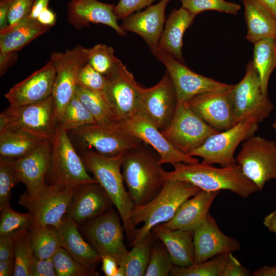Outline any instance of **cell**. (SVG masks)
Returning <instances> with one entry per match:
<instances>
[{
    "instance_id": "obj_15",
    "label": "cell",
    "mask_w": 276,
    "mask_h": 276,
    "mask_svg": "<svg viewBox=\"0 0 276 276\" xmlns=\"http://www.w3.org/2000/svg\"><path fill=\"white\" fill-rule=\"evenodd\" d=\"M218 131L202 120L185 102L177 103L174 114L162 133L173 145L189 155Z\"/></svg>"
},
{
    "instance_id": "obj_30",
    "label": "cell",
    "mask_w": 276,
    "mask_h": 276,
    "mask_svg": "<svg viewBox=\"0 0 276 276\" xmlns=\"http://www.w3.org/2000/svg\"><path fill=\"white\" fill-rule=\"evenodd\" d=\"M51 28L28 16L0 32V52H17Z\"/></svg>"
},
{
    "instance_id": "obj_5",
    "label": "cell",
    "mask_w": 276,
    "mask_h": 276,
    "mask_svg": "<svg viewBox=\"0 0 276 276\" xmlns=\"http://www.w3.org/2000/svg\"><path fill=\"white\" fill-rule=\"evenodd\" d=\"M51 144L50 164L46 177L48 184L75 190L83 185L98 182L88 174L65 130L58 128Z\"/></svg>"
},
{
    "instance_id": "obj_21",
    "label": "cell",
    "mask_w": 276,
    "mask_h": 276,
    "mask_svg": "<svg viewBox=\"0 0 276 276\" xmlns=\"http://www.w3.org/2000/svg\"><path fill=\"white\" fill-rule=\"evenodd\" d=\"M194 263L206 261L218 255L241 249L234 238L225 235L210 214L193 231Z\"/></svg>"
},
{
    "instance_id": "obj_12",
    "label": "cell",
    "mask_w": 276,
    "mask_h": 276,
    "mask_svg": "<svg viewBox=\"0 0 276 276\" xmlns=\"http://www.w3.org/2000/svg\"><path fill=\"white\" fill-rule=\"evenodd\" d=\"M105 76L107 82L104 94L117 121L136 114L144 88L132 73L118 58L112 69Z\"/></svg>"
},
{
    "instance_id": "obj_41",
    "label": "cell",
    "mask_w": 276,
    "mask_h": 276,
    "mask_svg": "<svg viewBox=\"0 0 276 276\" xmlns=\"http://www.w3.org/2000/svg\"><path fill=\"white\" fill-rule=\"evenodd\" d=\"M0 236L12 235L25 229H29L32 224L31 214L19 213L8 205L1 211Z\"/></svg>"
},
{
    "instance_id": "obj_45",
    "label": "cell",
    "mask_w": 276,
    "mask_h": 276,
    "mask_svg": "<svg viewBox=\"0 0 276 276\" xmlns=\"http://www.w3.org/2000/svg\"><path fill=\"white\" fill-rule=\"evenodd\" d=\"M14 160L0 157V210L10 205L13 187L17 183Z\"/></svg>"
},
{
    "instance_id": "obj_22",
    "label": "cell",
    "mask_w": 276,
    "mask_h": 276,
    "mask_svg": "<svg viewBox=\"0 0 276 276\" xmlns=\"http://www.w3.org/2000/svg\"><path fill=\"white\" fill-rule=\"evenodd\" d=\"M113 205L98 182L89 183L74 191L66 214L80 225L112 209Z\"/></svg>"
},
{
    "instance_id": "obj_17",
    "label": "cell",
    "mask_w": 276,
    "mask_h": 276,
    "mask_svg": "<svg viewBox=\"0 0 276 276\" xmlns=\"http://www.w3.org/2000/svg\"><path fill=\"white\" fill-rule=\"evenodd\" d=\"M155 56L165 65L171 79L177 103L185 102L206 92L227 90L233 86L197 74L169 54L158 52Z\"/></svg>"
},
{
    "instance_id": "obj_13",
    "label": "cell",
    "mask_w": 276,
    "mask_h": 276,
    "mask_svg": "<svg viewBox=\"0 0 276 276\" xmlns=\"http://www.w3.org/2000/svg\"><path fill=\"white\" fill-rule=\"evenodd\" d=\"M55 69L52 97L58 122L71 100L75 95L78 77L87 63L86 48L77 45L64 52H53L50 57Z\"/></svg>"
},
{
    "instance_id": "obj_53",
    "label": "cell",
    "mask_w": 276,
    "mask_h": 276,
    "mask_svg": "<svg viewBox=\"0 0 276 276\" xmlns=\"http://www.w3.org/2000/svg\"><path fill=\"white\" fill-rule=\"evenodd\" d=\"M17 58L16 52H0V75L3 76Z\"/></svg>"
},
{
    "instance_id": "obj_1",
    "label": "cell",
    "mask_w": 276,
    "mask_h": 276,
    "mask_svg": "<svg viewBox=\"0 0 276 276\" xmlns=\"http://www.w3.org/2000/svg\"><path fill=\"white\" fill-rule=\"evenodd\" d=\"M173 166L174 170L172 171L163 170V181H184L209 192L228 190L244 198L259 191L256 186L244 175L237 164L220 168L199 162L177 163Z\"/></svg>"
},
{
    "instance_id": "obj_28",
    "label": "cell",
    "mask_w": 276,
    "mask_h": 276,
    "mask_svg": "<svg viewBox=\"0 0 276 276\" xmlns=\"http://www.w3.org/2000/svg\"><path fill=\"white\" fill-rule=\"evenodd\" d=\"M196 16L182 7L173 10L160 36L157 52L169 54L183 63L182 47L183 34L192 24Z\"/></svg>"
},
{
    "instance_id": "obj_4",
    "label": "cell",
    "mask_w": 276,
    "mask_h": 276,
    "mask_svg": "<svg viewBox=\"0 0 276 276\" xmlns=\"http://www.w3.org/2000/svg\"><path fill=\"white\" fill-rule=\"evenodd\" d=\"M200 190L184 181H164L161 191L153 199L145 204L134 205L131 216L132 225L135 228L141 223L143 225L137 229L130 245L142 241L155 226L171 220L180 205Z\"/></svg>"
},
{
    "instance_id": "obj_3",
    "label": "cell",
    "mask_w": 276,
    "mask_h": 276,
    "mask_svg": "<svg viewBox=\"0 0 276 276\" xmlns=\"http://www.w3.org/2000/svg\"><path fill=\"white\" fill-rule=\"evenodd\" d=\"M78 153L87 170L93 174L94 178L106 192L116 208L127 238L131 243L137 229L133 227L131 221L134 204L125 189L121 171L125 153L107 156L93 150Z\"/></svg>"
},
{
    "instance_id": "obj_59",
    "label": "cell",
    "mask_w": 276,
    "mask_h": 276,
    "mask_svg": "<svg viewBox=\"0 0 276 276\" xmlns=\"http://www.w3.org/2000/svg\"><path fill=\"white\" fill-rule=\"evenodd\" d=\"M276 18V0H255Z\"/></svg>"
},
{
    "instance_id": "obj_31",
    "label": "cell",
    "mask_w": 276,
    "mask_h": 276,
    "mask_svg": "<svg viewBox=\"0 0 276 276\" xmlns=\"http://www.w3.org/2000/svg\"><path fill=\"white\" fill-rule=\"evenodd\" d=\"M242 1L248 41L254 43L264 38H276V18L255 0Z\"/></svg>"
},
{
    "instance_id": "obj_60",
    "label": "cell",
    "mask_w": 276,
    "mask_h": 276,
    "mask_svg": "<svg viewBox=\"0 0 276 276\" xmlns=\"http://www.w3.org/2000/svg\"><path fill=\"white\" fill-rule=\"evenodd\" d=\"M254 276H276V266H264L254 271Z\"/></svg>"
},
{
    "instance_id": "obj_48",
    "label": "cell",
    "mask_w": 276,
    "mask_h": 276,
    "mask_svg": "<svg viewBox=\"0 0 276 276\" xmlns=\"http://www.w3.org/2000/svg\"><path fill=\"white\" fill-rule=\"evenodd\" d=\"M154 0H120L114 5V12L118 19H124L136 11L148 6Z\"/></svg>"
},
{
    "instance_id": "obj_32",
    "label": "cell",
    "mask_w": 276,
    "mask_h": 276,
    "mask_svg": "<svg viewBox=\"0 0 276 276\" xmlns=\"http://www.w3.org/2000/svg\"><path fill=\"white\" fill-rule=\"evenodd\" d=\"M43 141L18 130H0V157L16 159L33 151Z\"/></svg>"
},
{
    "instance_id": "obj_29",
    "label": "cell",
    "mask_w": 276,
    "mask_h": 276,
    "mask_svg": "<svg viewBox=\"0 0 276 276\" xmlns=\"http://www.w3.org/2000/svg\"><path fill=\"white\" fill-rule=\"evenodd\" d=\"M152 231L166 247L174 265L188 267L194 264L193 232L171 229L161 224Z\"/></svg>"
},
{
    "instance_id": "obj_33",
    "label": "cell",
    "mask_w": 276,
    "mask_h": 276,
    "mask_svg": "<svg viewBox=\"0 0 276 276\" xmlns=\"http://www.w3.org/2000/svg\"><path fill=\"white\" fill-rule=\"evenodd\" d=\"M75 94L90 111L96 123L116 130H121L104 93L90 91L79 86Z\"/></svg>"
},
{
    "instance_id": "obj_36",
    "label": "cell",
    "mask_w": 276,
    "mask_h": 276,
    "mask_svg": "<svg viewBox=\"0 0 276 276\" xmlns=\"http://www.w3.org/2000/svg\"><path fill=\"white\" fill-rule=\"evenodd\" d=\"M29 233L34 255L38 258H52L61 247L57 229L53 226L32 225Z\"/></svg>"
},
{
    "instance_id": "obj_6",
    "label": "cell",
    "mask_w": 276,
    "mask_h": 276,
    "mask_svg": "<svg viewBox=\"0 0 276 276\" xmlns=\"http://www.w3.org/2000/svg\"><path fill=\"white\" fill-rule=\"evenodd\" d=\"M58 119L52 96L34 104L9 106L0 114V130L11 129L52 141L58 129Z\"/></svg>"
},
{
    "instance_id": "obj_16",
    "label": "cell",
    "mask_w": 276,
    "mask_h": 276,
    "mask_svg": "<svg viewBox=\"0 0 276 276\" xmlns=\"http://www.w3.org/2000/svg\"><path fill=\"white\" fill-rule=\"evenodd\" d=\"M119 127L124 132L151 146L159 155L161 165L199 162L196 158L171 143L155 125L140 114L119 121Z\"/></svg>"
},
{
    "instance_id": "obj_42",
    "label": "cell",
    "mask_w": 276,
    "mask_h": 276,
    "mask_svg": "<svg viewBox=\"0 0 276 276\" xmlns=\"http://www.w3.org/2000/svg\"><path fill=\"white\" fill-rule=\"evenodd\" d=\"M174 266L172 259L164 244L153 243L149 261L145 276H168Z\"/></svg>"
},
{
    "instance_id": "obj_56",
    "label": "cell",
    "mask_w": 276,
    "mask_h": 276,
    "mask_svg": "<svg viewBox=\"0 0 276 276\" xmlns=\"http://www.w3.org/2000/svg\"><path fill=\"white\" fill-rule=\"evenodd\" d=\"M15 267L14 259L0 260V275H13Z\"/></svg>"
},
{
    "instance_id": "obj_40",
    "label": "cell",
    "mask_w": 276,
    "mask_h": 276,
    "mask_svg": "<svg viewBox=\"0 0 276 276\" xmlns=\"http://www.w3.org/2000/svg\"><path fill=\"white\" fill-rule=\"evenodd\" d=\"M57 276L99 275L95 269L87 267L60 247L52 257Z\"/></svg>"
},
{
    "instance_id": "obj_26",
    "label": "cell",
    "mask_w": 276,
    "mask_h": 276,
    "mask_svg": "<svg viewBox=\"0 0 276 276\" xmlns=\"http://www.w3.org/2000/svg\"><path fill=\"white\" fill-rule=\"evenodd\" d=\"M219 193L200 190L180 205L171 220L161 224L171 229L193 232L206 218Z\"/></svg>"
},
{
    "instance_id": "obj_50",
    "label": "cell",
    "mask_w": 276,
    "mask_h": 276,
    "mask_svg": "<svg viewBox=\"0 0 276 276\" xmlns=\"http://www.w3.org/2000/svg\"><path fill=\"white\" fill-rule=\"evenodd\" d=\"M251 271L244 267L233 255L229 252L221 276H248Z\"/></svg>"
},
{
    "instance_id": "obj_18",
    "label": "cell",
    "mask_w": 276,
    "mask_h": 276,
    "mask_svg": "<svg viewBox=\"0 0 276 276\" xmlns=\"http://www.w3.org/2000/svg\"><path fill=\"white\" fill-rule=\"evenodd\" d=\"M176 104L174 86L166 71L158 83L144 88L137 113L145 117L162 131L171 121Z\"/></svg>"
},
{
    "instance_id": "obj_19",
    "label": "cell",
    "mask_w": 276,
    "mask_h": 276,
    "mask_svg": "<svg viewBox=\"0 0 276 276\" xmlns=\"http://www.w3.org/2000/svg\"><path fill=\"white\" fill-rule=\"evenodd\" d=\"M231 88L202 93L185 103L210 126L224 131L236 124L230 97Z\"/></svg>"
},
{
    "instance_id": "obj_57",
    "label": "cell",
    "mask_w": 276,
    "mask_h": 276,
    "mask_svg": "<svg viewBox=\"0 0 276 276\" xmlns=\"http://www.w3.org/2000/svg\"><path fill=\"white\" fill-rule=\"evenodd\" d=\"M49 0H34L29 17L36 19L40 13L48 8Z\"/></svg>"
},
{
    "instance_id": "obj_27",
    "label": "cell",
    "mask_w": 276,
    "mask_h": 276,
    "mask_svg": "<svg viewBox=\"0 0 276 276\" xmlns=\"http://www.w3.org/2000/svg\"><path fill=\"white\" fill-rule=\"evenodd\" d=\"M79 225L67 214L57 228L60 246L84 266L95 269L101 262L98 252L80 234Z\"/></svg>"
},
{
    "instance_id": "obj_61",
    "label": "cell",
    "mask_w": 276,
    "mask_h": 276,
    "mask_svg": "<svg viewBox=\"0 0 276 276\" xmlns=\"http://www.w3.org/2000/svg\"><path fill=\"white\" fill-rule=\"evenodd\" d=\"M272 127L274 129V130L276 131V119L274 121L272 124Z\"/></svg>"
},
{
    "instance_id": "obj_20",
    "label": "cell",
    "mask_w": 276,
    "mask_h": 276,
    "mask_svg": "<svg viewBox=\"0 0 276 276\" xmlns=\"http://www.w3.org/2000/svg\"><path fill=\"white\" fill-rule=\"evenodd\" d=\"M55 74L54 65L50 59L43 67L15 84L5 95L9 106L34 104L51 97Z\"/></svg>"
},
{
    "instance_id": "obj_11",
    "label": "cell",
    "mask_w": 276,
    "mask_h": 276,
    "mask_svg": "<svg viewBox=\"0 0 276 276\" xmlns=\"http://www.w3.org/2000/svg\"><path fill=\"white\" fill-rule=\"evenodd\" d=\"M236 163L262 191L267 182L276 180V142L255 135L249 137L242 142Z\"/></svg>"
},
{
    "instance_id": "obj_43",
    "label": "cell",
    "mask_w": 276,
    "mask_h": 276,
    "mask_svg": "<svg viewBox=\"0 0 276 276\" xmlns=\"http://www.w3.org/2000/svg\"><path fill=\"white\" fill-rule=\"evenodd\" d=\"M113 48L99 43L91 48H86L87 62L96 71L105 75L113 67L118 59Z\"/></svg>"
},
{
    "instance_id": "obj_47",
    "label": "cell",
    "mask_w": 276,
    "mask_h": 276,
    "mask_svg": "<svg viewBox=\"0 0 276 276\" xmlns=\"http://www.w3.org/2000/svg\"><path fill=\"white\" fill-rule=\"evenodd\" d=\"M34 0H12L8 15V26L15 25L29 16Z\"/></svg>"
},
{
    "instance_id": "obj_44",
    "label": "cell",
    "mask_w": 276,
    "mask_h": 276,
    "mask_svg": "<svg viewBox=\"0 0 276 276\" xmlns=\"http://www.w3.org/2000/svg\"><path fill=\"white\" fill-rule=\"evenodd\" d=\"M181 7L195 14L205 11H217L237 15L241 6L239 4L225 0H179Z\"/></svg>"
},
{
    "instance_id": "obj_52",
    "label": "cell",
    "mask_w": 276,
    "mask_h": 276,
    "mask_svg": "<svg viewBox=\"0 0 276 276\" xmlns=\"http://www.w3.org/2000/svg\"><path fill=\"white\" fill-rule=\"evenodd\" d=\"M102 267L101 270L106 276H114L119 268L117 261L113 257L104 255L101 256Z\"/></svg>"
},
{
    "instance_id": "obj_51",
    "label": "cell",
    "mask_w": 276,
    "mask_h": 276,
    "mask_svg": "<svg viewBox=\"0 0 276 276\" xmlns=\"http://www.w3.org/2000/svg\"><path fill=\"white\" fill-rule=\"evenodd\" d=\"M14 236H0V260L14 258Z\"/></svg>"
},
{
    "instance_id": "obj_38",
    "label": "cell",
    "mask_w": 276,
    "mask_h": 276,
    "mask_svg": "<svg viewBox=\"0 0 276 276\" xmlns=\"http://www.w3.org/2000/svg\"><path fill=\"white\" fill-rule=\"evenodd\" d=\"M229 252L218 255L206 261L188 267L174 265L172 276H221Z\"/></svg>"
},
{
    "instance_id": "obj_46",
    "label": "cell",
    "mask_w": 276,
    "mask_h": 276,
    "mask_svg": "<svg viewBox=\"0 0 276 276\" xmlns=\"http://www.w3.org/2000/svg\"><path fill=\"white\" fill-rule=\"evenodd\" d=\"M106 82L105 76L96 71L87 62L79 72L77 86L90 91L104 93Z\"/></svg>"
},
{
    "instance_id": "obj_37",
    "label": "cell",
    "mask_w": 276,
    "mask_h": 276,
    "mask_svg": "<svg viewBox=\"0 0 276 276\" xmlns=\"http://www.w3.org/2000/svg\"><path fill=\"white\" fill-rule=\"evenodd\" d=\"M15 267L13 275L32 276L31 266L35 257L29 229H25L14 236Z\"/></svg>"
},
{
    "instance_id": "obj_14",
    "label": "cell",
    "mask_w": 276,
    "mask_h": 276,
    "mask_svg": "<svg viewBox=\"0 0 276 276\" xmlns=\"http://www.w3.org/2000/svg\"><path fill=\"white\" fill-rule=\"evenodd\" d=\"M121 222L119 213L111 209L80 225L83 235L100 256H110L118 264L128 251L124 243Z\"/></svg>"
},
{
    "instance_id": "obj_25",
    "label": "cell",
    "mask_w": 276,
    "mask_h": 276,
    "mask_svg": "<svg viewBox=\"0 0 276 276\" xmlns=\"http://www.w3.org/2000/svg\"><path fill=\"white\" fill-rule=\"evenodd\" d=\"M114 7L98 0H71L67 4V20L77 29L88 26L90 23L102 24L120 35H126V32L118 24Z\"/></svg>"
},
{
    "instance_id": "obj_7",
    "label": "cell",
    "mask_w": 276,
    "mask_h": 276,
    "mask_svg": "<svg viewBox=\"0 0 276 276\" xmlns=\"http://www.w3.org/2000/svg\"><path fill=\"white\" fill-rule=\"evenodd\" d=\"M230 97L236 124L253 118L259 123L271 113L274 106L261 86L260 77L252 60L247 64L242 80L233 85Z\"/></svg>"
},
{
    "instance_id": "obj_8",
    "label": "cell",
    "mask_w": 276,
    "mask_h": 276,
    "mask_svg": "<svg viewBox=\"0 0 276 276\" xmlns=\"http://www.w3.org/2000/svg\"><path fill=\"white\" fill-rule=\"evenodd\" d=\"M259 124L253 118L242 121L227 130L212 134L189 155L201 157V163L205 165L218 164L221 167L234 165L236 149L241 143L255 135Z\"/></svg>"
},
{
    "instance_id": "obj_23",
    "label": "cell",
    "mask_w": 276,
    "mask_h": 276,
    "mask_svg": "<svg viewBox=\"0 0 276 276\" xmlns=\"http://www.w3.org/2000/svg\"><path fill=\"white\" fill-rule=\"evenodd\" d=\"M170 1L160 0L144 11L130 15L123 19L120 26L125 32L130 31L142 37L155 56L164 30L165 10Z\"/></svg>"
},
{
    "instance_id": "obj_54",
    "label": "cell",
    "mask_w": 276,
    "mask_h": 276,
    "mask_svg": "<svg viewBox=\"0 0 276 276\" xmlns=\"http://www.w3.org/2000/svg\"><path fill=\"white\" fill-rule=\"evenodd\" d=\"M12 0H0V32L8 27V15Z\"/></svg>"
},
{
    "instance_id": "obj_62",
    "label": "cell",
    "mask_w": 276,
    "mask_h": 276,
    "mask_svg": "<svg viewBox=\"0 0 276 276\" xmlns=\"http://www.w3.org/2000/svg\"><path fill=\"white\" fill-rule=\"evenodd\" d=\"M240 1H242V0H240Z\"/></svg>"
},
{
    "instance_id": "obj_49",
    "label": "cell",
    "mask_w": 276,
    "mask_h": 276,
    "mask_svg": "<svg viewBox=\"0 0 276 276\" xmlns=\"http://www.w3.org/2000/svg\"><path fill=\"white\" fill-rule=\"evenodd\" d=\"M32 276H57L52 258L40 259L35 256L31 266Z\"/></svg>"
},
{
    "instance_id": "obj_24",
    "label": "cell",
    "mask_w": 276,
    "mask_h": 276,
    "mask_svg": "<svg viewBox=\"0 0 276 276\" xmlns=\"http://www.w3.org/2000/svg\"><path fill=\"white\" fill-rule=\"evenodd\" d=\"M51 141H45L27 155L14 160L17 183L22 182L29 191L47 185L51 156Z\"/></svg>"
},
{
    "instance_id": "obj_2",
    "label": "cell",
    "mask_w": 276,
    "mask_h": 276,
    "mask_svg": "<svg viewBox=\"0 0 276 276\" xmlns=\"http://www.w3.org/2000/svg\"><path fill=\"white\" fill-rule=\"evenodd\" d=\"M122 169L124 183L134 205L148 203L163 188L164 169L159 155L143 142L125 153Z\"/></svg>"
},
{
    "instance_id": "obj_58",
    "label": "cell",
    "mask_w": 276,
    "mask_h": 276,
    "mask_svg": "<svg viewBox=\"0 0 276 276\" xmlns=\"http://www.w3.org/2000/svg\"><path fill=\"white\" fill-rule=\"evenodd\" d=\"M264 225L276 235V211L266 216L263 220Z\"/></svg>"
},
{
    "instance_id": "obj_39",
    "label": "cell",
    "mask_w": 276,
    "mask_h": 276,
    "mask_svg": "<svg viewBox=\"0 0 276 276\" xmlns=\"http://www.w3.org/2000/svg\"><path fill=\"white\" fill-rule=\"evenodd\" d=\"M96 123L90 111L75 94L65 107L58 122V128L67 131Z\"/></svg>"
},
{
    "instance_id": "obj_9",
    "label": "cell",
    "mask_w": 276,
    "mask_h": 276,
    "mask_svg": "<svg viewBox=\"0 0 276 276\" xmlns=\"http://www.w3.org/2000/svg\"><path fill=\"white\" fill-rule=\"evenodd\" d=\"M66 132L77 152L93 150L107 156L125 153L142 142L123 130H113L97 123Z\"/></svg>"
},
{
    "instance_id": "obj_10",
    "label": "cell",
    "mask_w": 276,
    "mask_h": 276,
    "mask_svg": "<svg viewBox=\"0 0 276 276\" xmlns=\"http://www.w3.org/2000/svg\"><path fill=\"white\" fill-rule=\"evenodd\" d=\"M74 191L47 183L37 190H26L20 196L18 203L31 214L32 225H50L57 228L66 214Z\"/></svg>"
},
{
    "instance_id": "obj_34",
    "label": "cell",
    "mask_w": 276,
    "mask_h": 276,
    "mask_svg": "<svg viewBox=\"0 0 276 276\" xmlns=\"http://www.w3.org/2000/svg\"><path fill=\"white\" fill-rule=\"evenodd\" d=\"M254 44L252 61L259 74L262 89L268 94L269 80L276 68V38H264Z\"/></svg>"
},
{
    "instance_id": "obj_35",
    "label": "cell",
    "mask_w": 276,
    "mask_h": 276,
    "mask_svg": "<svg viewBox=\"0 0 276 276\" xmlns=\"http://www.w3.org/2000/svg\"><path fill=\"white\" fill-rule=\"evenodd\" d=\"M154 234L152 231L142 241L132 246L119 263L125 276L144 275L153 243Z\"/></svg>"
},
{
    "instance_id": "obj_55",
    "label": "cell",
    "mask_w": 276,
    "mask_h": 276,
    "mask_svg": "<svg viewBox=\"0 0 276 276\" xmlns=\"http://www.w3.org/2000/svg\"><path fill=\"white\" fill-rule=\"evenodd\" d=\"M37 20L41 24L51 27L56 24V14L48 7L40 13Z\"/></svg>"
}]
</instances>
